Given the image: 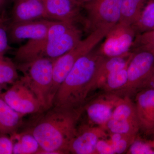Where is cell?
Here are the masks:
<instances>
[{
  "label": "cell",
  "instance_id": "obj_36",
  "mask_svg": "<svg viewBox=\"0 0 154 154\" xmlns=\"http://www.w3.org/2000/svg\"><path fill=\"white\" fill-rule=\"evenodd\" d=\"M3 85H2V84H0V94H1V90H2V86Z\"/></svg>",
  "mask_w": 154,
  "mask_h": 154
},
{
  "label": "cell",
  "instance_id": "obj_18",
  "mask_svg": "<svg viewBox=\"0 0 154 154\" xmlns=\"http://www.w3.org/2000/svg\"><path fill=\"white\" fill-rule=\"evenodd\" d=\"M13 142V154H37L40 147L33 135L26 131L10 136Z\"/></svg>",
  "mask_w": 154,
  "mask_h": 154
},
{
  "label": "cell",
  "instance_id": "obj_16",
  "mask_svg": "<svg viewBox=\"0 0 154 154\" xmlns=\"http://www.w3.org/2000/svg\"><path fill=\"white\" fill-rule=\"evenodd\" d=\"M47 37L29 39L15 51L14 59L19 64L28 63L36 59L44 57Z\"/></svg>",
  "mask_w": 154,
  "mask_h": 154
},
{
  "label": "cell",
  "instance_id": "obj_26",
  "mask_svg": "<svg viewBox=\"0 0 154 154\" xmlns=\"http://www.w3.org/2000/svg\"><path fill=\"white\" fill-rule=\"evenodd\" d=\"M148 51L154 55V30L136 35L130 52Z\"/></svg>",
  "mask_w": 154,
  "mask_h": 154
},
{
  "label": "cell",
  "instance_id": "obj_14",
  "mask_svg": "<svg viewBox=\"0 0 154 154\" xmlns=\"http://www.w3.org/2000/svg\"><path fill=\"white\" fill-rule=\"evenodd\" d=\"M140 130L146 134L154 132V88L138 92L134 103Z\"/></svg>",
  "mask_w": 154,
  "mask_h": 154
},
{
  "label": "cell",
  "instance_id": "obj_31",
  "mask_svg": "<svg viewBox=\"0 0 154 154\" xmlns=\"http://www.w3.org/2000/svg\"><path fill=\"white\" fill-rule=\"evenodd\" d=\"M115 154L113 147L107 138L101 139L96 145L95 154Z\"/></svg>",
  "mask_w": 154,
  "mask_h": 154
},
{
  "label": "cell",
  "instance_id": "obj_2",
  "mask_svg": "<svg viewBox=\"0 0 154 154\" xmlns=\"http://www.w3.org/2000/svg\"><path fill=\"white\" fill-rule=\"evenodd\" d=\"M105 58L96 47L80 58L58 90L53 106L84 107L88 95L95 89L96 73Z\"/></svg>",
  "mask_w": 154,
  "mask_h": 154
},
{
  "label": "cell",
  "instance_id": "obj_25",
  "mask_svg": "<svg viewBox=\"0 0 154 154\" xmlns=\"http://www.w3.org/2000/svg\"><path fill=\"white\" fill-rule=\"evenodd\" d=\"M17 66L10 59L0 57V84H13L18 79Z\"/></svg>",
  "mask_w": 154,
  "mask_h": 154
},
{
  "label": "cell",
  "instance_id": "obj_20",
  "mask_svg": "<svg viewBox=\"0 0 154 154\" xmlns=\"http://www.w3.org/2000/svg\"><path fill=\"white\" fill-rule=\"evenodd\" d=\"M130 52L125 55L116 57H106L96 73L95 88H98L105 77L110 73L126 66L129 63L133 55Z\"/></svg>",
  "mask_w": 154,
  "mask_h": 154
},
{
  "label": "cell",
  "instance_id": "obj_34",
  "mask_svg": "<svg viewBox=\"0 0 154 154\" xmlns=\"http://www.w3.org/2000/svg\"><path fill=\"white\" fill-rule=\"evenodd\" d=\"M75 1L77 3H79L82 7L83 5H85L86 3L89 2L91 0H75Z\"/></svg>",
  "mask_w": 154,
  "mask_h": 154
},
{
  "label": "cell",
  "instance_id": "obj_24",
  "mask_svg": "<svg viewBox=\"0 0 154 154\" xmlns=\"http://www.w3.org/2000/svg\"><path fill=\"white\" fill-rule=\"evenodd\" d=\"M111 118L117 120H138L134 103L129 96H122L113 110Z\"/></svg>",
  "mask_w": 154,
  "mask_h": 154
},
{
  "label": "cell",
  "instance_id": "obj_21",
  "mask_svg": "<svg viewBox=\"0 0 154 154\" xmlns=\"http://www.w3.org/2000/svg\"><path fill=\"white\" fill-rule=\"evenodd\" d=\"M131 27L136 35L154 30V0H149L146 3Z\"/></svg>",
  "mask_w": 154,
  "mask_h": 154
},
{
  "label": "cell",
  "instance_id": "obj_22",
  "mask_svg": "<svg viewBox=\"0 0 154 154\" xmlns=\"http://www.w3.org/2000/svg\"><path fill=\"white\" fill-rule=\"evenodd\" d=\"M149 0H122L119 23L131 26L137 19Z\"/></svg>",
  "mask_w": 154,
  "mask_h": 154
},
{
  "label": "cell",
  "instance_id": "obj_29",
  "mask_svg": "<svg viewBox=\"0 0 154 154\" xmlns=\"http://www.w3.org/2000/svg\"><path fill=\"white\" fill-rule=\"evenodd\" d=\"M128 154H154V148L150 141H146L137 137L128 149Z\"/></svg>",
  "mask_w": 154,
  "mask_h": 154
},
{
  "label": "cell",
  "instance_id": "obj_28",
  "mask_svg": "<svg viewBox=\"0 0 154 154\" xmlns=\"http://www.w3.org/2000/svg\"><path fill=\"white\" fill-rule=\"evenodd\" d=\"M9 22L5 12L0 13V57H5L6 53L11 49L8 37Z\"/></svg>",
  "mask_w": 154,
  "mask_h": 154
},
{
  "label": "cell",
  "instance_id": "obj_15",
  "mask_svg": "<svg viewBox=\"0 0 154 154\" xmlns=\"http://www.w3.org/2000/svg\"><path fill=\"white\" fill-rule=\"evenodd\" d=\"M47 19L42 0H14L11 22H26Z\"/></svg>",
  "mask_w": 154,
  "mask_h": 154
},
{
  "label": "cell",
  "instance_id": "obj_17",
  "mask_svg": "<svg viewBox=\"0 0 154 154\" xmlns=\"http://www.w3.org/2000/svg\"><path fill=\"white\" fill-rule=\"evenodd\" d=\"M24 114L12 108L0 97V134L11 136L22 124Z\"/></svg>",
  "mask_w": 154,
  "mask_h": 154
},
{
  "label": "cell",
  "instance_id": "obj_27",
  "mask_svg": "<svg viewBox=\"0 0 154 154\" xmlns=\"http://www.w3.org/2000/svg\"><path fill=\"white\" fill-rule=\"evenodd\" d=\"M107 139L112 145L115 154H122L128 150L137 136L108 133Z\"/></svg>",
  "mask_w": 154,
  "mask_h": 154
},
{
  "label": "cell",
  "instance_id": "obj_19",
  "mask_svg": "<svg viewBox=\"0 0 154 154\" xmlns=\"http://www.w3.org/2000/svg\"><path fill=\"white\" fill-rule=\"evenodd\" d=\"M128 63L107 75L98 88H102L107 93H115L122 90L126 86L128 82Z\"/></svg>",
  "mask_w": 154,
  "mask_h": 154
},
{
  "label": "cell",
  "instance_id": "obj_30",
  "mask_svg": "<svg viewBox=\"0 0 154 154\" xmlns=\"http://www.w3.org/2000/svg\"><path fill=\"white\" fill-rule=\"evenodd\" d=\"M8 135L0 134V154H13V142Z\"/></svg>",
  "mask_w": 154,
  "mask_h": 154
},
{
  "label": "cell",
  "instance_id": "obj_3",
  "mask_svg": "<svg viewBox=\"0 0 154 154\" xmlns=\"http://www.w3.org/2000/svg\"><path fill=\"white\" fill-rule=\"evenodd\" d=\"M54 60L41 57L17 66L23 73L21 79L36 96L44 111L53 106L50 99V93Z\"/></svg>",
  "mask_w": 154,
  "mask_h": 154
},
{
  "label": "cell",
  "instance_id": "obj_1",
  "mask_svg": "<svg viewBox=\"0 0 154 154\" xmlns=\"http://www.w3.org/2000/svg\"><path fill=\"white\" fill-rule=\"evenodd\" d=\"M27 131L38 141L37 154H68L70 143L76 134L77 125L84 107L70 108L53 106Z\"/></svg>",
  "mask_w": 154,
  "mask_h": 154
},
{
  "label": "cell",
  "instance_id": "obj_35",
  "mask_svg": "<svg viewBox=\"0 0 154 154\" xmlns=\"http://www.w3.org/2000/svg\"><path fill=\"white\" fill-rule=\"evenodd\" d=\"M151 143L152 146L154 148V140L150 141Z\"/></svg>",
  "mask_w": 154,
  "mask_h": 154
},
{
  "label": "cell",
  "instance_id": "obj_9",
  "mask_svg": "<svg viewBox=\"0 0 154 154\" xmlns=\"http://www.w3.org/2000/svg\"><path fill=\"white\" fill-rule=\"evenodd\" d=\"M136 34L131 26L118 23L114 25L99 46V51L106 57L121 56L130 53Z\"/></svg>",
  "mask_w": 154,
  "mask_h": 154
},
{
  "label": "cell",
  "instance_id": "obj_33",
  "mask_svg": "<svg viewBox=\"0 0 154 154\" xmlns=\"http://www.w3.org/2000/svg\"><path fill=\"white\" fill-rule=\"evenodd\" d=\"M8 1L9 0H0V12L2 11Z\"/></svg>",
  "mask_w": 154,
  "mask_h": 154
},
{
  "label": "cell",
  "instance_id": "obj_4",
  "mask_svg": "<svg viewBox=\"0 0 154 154\" xmlns=\"http://www.w3.org/2000/svg\"><path fill=\"white\" fill-rule=\"evenodd\" d=\"M111 28H99L89 33L68 52L54 61L50 99L53 105L57 92L77 61L93 50L108 33Z\"/></svg>",
  "mask_w": 154,
  "mask_h": 154
},
{
  "label": "cell",
  "instance_id": "obj_32",
  "mask_svg": "<svg viewBox=\"0 0 154 154\" xmlns=\"http://www.w3.org/2000/svg\"><path fill=\"white\" fill-rule=\"evenodd\" d=\"M148 87L154 88V68L148 79L147 80L144 88H148Z\"/></svg>",
  "mask_w": 154,
  "mask_h": 154
},
{
  "label": "cell",
  "instance_id": "obj_13",
  "mask_svg": "<svg viewBox=\"0 0 154 154\" xmlns=\"http://www.w3.org/2000/svg\"><path fill=\"white\" fill-rule=\"evenodd\" d=\"M47 19L62 21L76 25H85V17L82 13V7L75 0H42Z\"/></svg>",
  "mask_w": 154,
  "mask_h": 154
},
{
  "label": "cell",
  "instance_id": "obj_8",
  "mask_svg": "<svg viewBox=\"0 0 154 154\" xmlns=\"http://www.w3.org/2000/svg\"><path fill=\"white\" fill-rule=\"evenodd\" d=\"M0 97L14 110L24 115L44 111L36 96L21 79L0 94Z\"/></svg>",
  "mask_w": 154,
  "mask_h": 154
},
{
  "label": "cell",
  "instance_id": "obj_23",
  "mask_svg": "<svg viewBox=\"0 0 154 154\" xmlns=\"http://www.w3.org/2000/svg\"><path fill=\"white\" fill-rule=\"evenodd\" d=\"M108 133L137 136L140 130L139 122L137 120H117L111 118L105 126Z\"/></svg>",
  "mask_w": 154,
  "mask_h": 154
},
{
  "label": "cell",
  "instance_id": "obj_11",
  "mask_svg": "<svg viewBox=\"0 0 154 154\" xmlns=\"http://www.w3.org/2000/svg\"><path fill=\"white\" fill-rule=\"evenodd\" d=\"M107 135V131L103 128L90 123L82 125L77 128L76 134L70 143L68 153L95 154L98 142Z\"/></svg>",
  "mask_w": 154,
  "mask_h": 154
},
{
  "label": "cell",
  "instance_id": "obj_12",
  "mask_svg": "<svg viewBox=\"0 0 154 154\" xmlns=\"http://www.w3.org/2000/svg\"><path fill=\"white\" fill-rule=\"evenodd\" d=\"M51 20L40 19L26 22H9L8 27L10 44H18L25 40L45 38Z\"/></svg>",
  "mask_w": 154,
  "mask_h": 154
},
{
  "label": "cell",
  "instance_id": "obj_7",
  "mask_svg": "<svg viewBox=\"0 0 154 154\" xmlns=\"http://www.w3.org/2000/svg\"><path fill=\"white\" fill-rule=\"evenodd\" d=\"M154 68V55L148 51L134 53L128 66V82L125 87L115 94L129 96L144 88Z\"/></svg>",
  "mask_w": 154,
  "mask_h": 154
},
{
  "label": "cell",
  "instance_id": "obj_6",
  "mask_svg": "<svg viewBox=\"0 0 154 154\" xmlns=\"http://www.w3.org/2000/svg\"><path fill=\"white\" fill-rule=\"evenodd\" d=\"M122 0H91L82 6L86 12L85 30L89 33L101 28H112L120 19Z\"/></svg>",
  "mask_w": 154,
  "mask_h": 154
},
{
  "label": "cell",
  "instance_id": "obj_5",
  "mask_svg": "<svg viewBox=\"0 0 154 154\" xmlns=\"http://www.w3.org/2000/svg\"><path fill=\"white\" fill-rule=\"evenodd\" d=\"M83 32L76 25L51 20L46 37L44 57L56 59L68 52L82 39Z\"/></svg>",
  "mask_w": 154,
  "mask_h": 154
},
{
  "label": "cell",
  "instance_id": "obj_10",
  "mask_svg": "<svg viewBox=\"0 0 154 154\" xmlns=\"http://www.w3.org/2000/svg\"><path fill=\"white\" fill-rule=\"evenodd\" d=\"M122 97L114 93L106 92L84 105V110L87 113L89 123L105 129L107 122L112 117L113 110Z\"/></svg>",
  "mask_w": 154,
  "mask_h": 154
}]
</instances>
